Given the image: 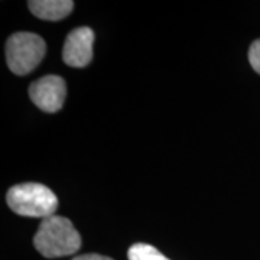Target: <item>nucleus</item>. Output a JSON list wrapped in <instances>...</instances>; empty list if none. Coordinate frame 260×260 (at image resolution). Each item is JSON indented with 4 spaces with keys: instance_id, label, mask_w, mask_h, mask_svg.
<instances>
[{
    "instance_id": "6",
    "label": "nucleus",
    "mask_w": 260,
    "mask_h": 260,
    "mask_svg": "<svg viewBox=\"0 0 260 260\" xmlns=\"http://www.w3.org/2000/svg\"><path fill=\"white\" fill-rule=\"evenodd\" d=\"M29 10L39 19L44 20H61L65 19L74 9V2L71 0H30L28 2Z\"/></svg>"
},
{
    "instance_id": "5",
    "label": "nucleus",
    "mask_w": 260,
    "mask_h": 260,
    "mask_svg": "<svg viewBox=\"0 0 260 260\" xmlns=\"http://www.w3.org/2000/svg\"><path fill=\"white\" fill-rule=\"evenodd\" d=\"M93 29L81 26L68 34L62 48V59L67 65L84 68L93 59Z\"/></svg>"
},
{
    "instance_id": "9",
    "label": "nucleus",
    "mask_w": 260,
    "mask_h": 260,
    "mask_svg": "<svg viewBox=\"0 0 260 260\" xmlns=\"http://www.w3.org/2000/svg\"><path fill=\"white\" fill-rule=\"evenodd\" d=\"M73 260H113L107 256H102V254H95V253H88V254H81L77 256Z\"/></svg>"
},
{
    "instance_id": "1",
    "label": "nucleus",
    "mask_w": 260,
    "mask_h": 260,
    "mask_svg": "<svg viewBox=\"0 0 260 260\" xmlns=\"http://www.w3.org/2000/svg\"><path fill=\"white\" fill-rule=\"evenodd\" d=\"M34 246L47 259L64 257L78 251L81 247V237L68 218L51 215L39 224L34 237Z\"/></svg>"
},
{
    "instance_id": "7",
    "label": "nucleus",
    "mask_w": 260,
    "mask_h": 260,
    "mask_svg": "<svg viewBox=\"0 0 260 260\" xmlns=\"http://www.w3.org/2000/svg\"><path fill=\"white\" fill-rule=\"evenodd\" d=\"M129 260H169L158 249L146 243H136L127 251Z\"/></svg>"
},
{
    "instance_id": "2",
    "label": "nucleus",
    "mask_w": 260,
    "mask_h": 260,
    "mask_svg": "<svg viewBox=\"0 0 260 260\" xmlns=\"http://www.w3.org/2000/svg\"><path fill=\"white\" fill-rule=\"evenodd\" d=\"M6 203L12 211L23 217H35L45 220L55 215L58 198L48 186L38 182H25L10 188L6 194Z\"/></svg>"
},
{
    "instance_id": "4",
    "label": "nucleus",
    "mask_w": 260,
    "mask_h": 260,
    "mask_svg": "<svg viewBox=\"0 0 260 260\" xmlns=\"http://www.w3.org/2000/svg\"><path fill=\"white\" fill-rule=\"evenodd\" d=\"M67 85L58 75H45L29 85V99L42 112L56 113L65 102Z\"/></svg>"
},
{
    "instance_id": "8",
    "label": "nucleus",
    "mask_w": 260,
    "mask_h": 260,
    "mask_svg": "<svg viewBox=\"0 0 260 260\" xmlns=\"http://www.w3.org/2000/svg\"><path fill=\"white\" fill-rule=\"evenodd\" d=\"M249 61L250 65L253 67V70L260 74V39H256L250 45L249 49Z\"/></svg>"
},
{
    "instance_id": "3",
    "label": "nucleus",
    "mask_w": 260,
    "mask_h": 260,
    "mask_svg": "<svg viewBox=\"0 0 260 260\" xmlns=\"http://www.w3.org/2000/svg\"><path fill=\"white\" fill-rule=\"evenodd\" d=\"M47 52L42 38L32 32H16L6 42V62L16 75L32 73Z\"/></svg>"
}]
</instances>
